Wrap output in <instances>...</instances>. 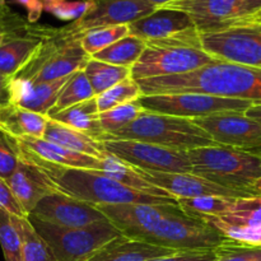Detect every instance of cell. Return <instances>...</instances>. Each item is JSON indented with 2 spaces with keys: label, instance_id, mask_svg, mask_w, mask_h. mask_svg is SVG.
<instances>
[{
  "label": "cell",
  "instance_id": "13",
  "mask_svg": "<svg viewBox=\"0 0 261 261\" xmlns=\"http://www.w3.org/2000/svg\"><path fill=\"white\" fill-rule=\"evenodd\" d=\"M88 10L83 17L65 27L70 35L81 38L84 32L109 25L130 24L155 10L154 5L144 0H86Z\"/></svg>",
  "mask_w": 261,
  "mask_h": 261
},
{
  "label": "cell",
  "instance_id": "32",
  "mask_svg": "<svg viewBox=\"0 0 261 261\" xmlns=\"http://www.w3.org/2000/svg\"><path fill=\"white\" fill-rule=\"evenodd\" d=\"M237 198L227 196H199V198L177 199V204L184 212L198 218L222 217L231 211Z\"/></svg>",
  "mask_w": 261,
  "mask_h": 261
},
{
  "label": "cell",
  "instance_id": "28",
  "mask_svg": "<svg viewBox=\"0 0 261 261\" xmlns=\"http://www.w3.org/2000/svg\"><path fill=\"white\" fill-rule=\"evenodd\" d=\"M12 221L19 234L22 261H55L48 245L36 231L28 217L12 216Z\"/></svg>",
  "mask_w": 261,
  "mask_h": 261
},
{
  "label": "cell",
  "instance_id": "1",
  "mask_svg": "<svg viewBox=\"0 0 261 261\" xmlns=\"http://www.w3.org/2000/svg\"><path fill=\"white\" fill-rule=\"evenodd\" d=\"M142 94L200 93L261 103V69L216 60L194 71L138 82Z\"/></svg>",
  "mask_w": 261,
  "mask_h": 261
},
{
  "label": "cell",
  "instance_id": "50",
  "mask_svg": "<svg viewBox=\"0 0 261 261\" xmlns=\"http://www.w3.org/2000/svg\"><path fill=\"white\" fill-rule=\"evenodd\" d=\"M60 2H64V0H43V8L50 7V5H54V4H58V3Z\"/></svg>",
  "mask_w": 261,
  "mask_h": 261
},
{
  "label": "cell",
  "instance_id": "15",
  "mask_svg": "<svg viewBox=\"0 0 261 261\" xmlns=\"http://www.w3.org/2000/svg\"><path fill=\"white\" fill-rule=\"evenodd\" d=\"M137 172L148 182L160 188L175 200L199 196H227V198H245L252 196L242 191L232 190L224 186L217 185L194 173H168L145 171L135 167Z\"/></svg>",
  "mask_w": 261,
  "mask_h": 261
},
{
  "label": "cell",
  "instance_id": "3",
  "mask_svg": "<svg viewBox=\"0 0 261 261\" xmlns=\"http://www.w3.org/2000/svg\"><path fill=\"white\" fill-rule=\"evenodd\" d=\"M214 59L201 47L196 28L162 40L145 41V48L130 69L135 82L194 71Z\"/></svg>",
  "mask_w": 261,
  "mask_h": 261
},
{
  "label": "cell",
  "instance_id": "22",
  "mask_svg": "<svg viewBox=\"0 0 261 261\" xmlns=\"http://www.w3.org/2000/svg\"><path fill=\"white\" fill-rule=\"evenodd\" d=\"M42 139L47 142L58 144L65 149L73 150V152L82 153V154L91 155V157L102 160L106 154L103 142L93 139L84 133L69 127L61 122L48 117L46 122L45 132H43Z\"/></svg>",
  "mask_w": 261,
  "mask_h": 261
},
{
  "label": "cell",
  "instance_id": "8",
  "mask_svg": "<svg viewBox=\"0 0 261 261\" xmlns=\"http://www.w3.org/2000/svg\"><path fill=\"white\" fill-rule=\"evenodd\" d=\"M50 247L55 261H87L101 247L121 236L109 221L84 227H58L28 217Z\"/></svg>",
  "mask_w": 261,
  "mask_h": 261
},
{
  "label": "cell",
  "instance_id": "48",
  "mask_svg": "<svg viewBox=\"0 0 261 261\" xmlns=\"http://www.w3.org/2000/svg\"><path fill=\"white\" fill-rule=\"evenodd\" d=\"M250 190H251L255 195H261V178H259V180L255 181V182L252 184Z\"/></svg>",
  "mask_w": 261,
  "mask_h": 261
},
{
  "label": "cell",
  "instance_id": "38",
  "mask_svg": "<svg viewBox=\"0 0 261 261\" xmlns=\"http://www.w3.org/2000/svg\"><path fill=\"white\" fill-rule=\"evenodd\" d=\"M19 160L18 140L0 130V177L7 181L18 167Z\"/></svg>",
  "mask_w": 261,
  "mask_h": 261
},
{
  "label": "cell",
  "instance_id": "49",
  "mask_svg": "<svg viewBox=\"0 0 261 261\" xmlns=\"http://www.w3.org/2000/svg\"><path fill=\"white\" fill-rule=\"evenodd\" d=\"M144 2L149 3V4L154 5L155 8H160V7H163V5H166L167 3L172 2V0H144Z\"/></svg>",
  "mask_w": 261,
  "mask_h": 261
},
{
  "label": "cell",
  "instance_id": "9",
  "mask_svg": "<svg viewBox=\"0 0 261 261\" xmlns=\"http://www.w3.org/2000/svg\"><path fill=\"white\" fill-rule=\"evenodd\" d=\"M201 47L216 60L261 69V22L240 19L200 33Z\"/></svg>",
  "mask_w": 261,
  "mask_h": 261
},
{
  "label": "cell",
  "instance_id": "25",
  "mask_svg": "<svg viewBox=\"0 0 261 261\" xmlns=\"http://www.w3.org/2000/svg\"><path fill=\"white\" fill-rule=\"evenodd\" d=\"M99 172L102 175L107 176V177L112 178V180L117 181V182L122 184V185L127 186V188L139 191V193L147 194V195L160 196V198L173 199L172 196H170L167 193L161 190L160 188L144 180L137 172L135 167L127 165L126 162H124V161H121L116 155L111 154L109 152H106V154L101 160Z\"/></svg>",
  "mask_w": 261,
  "mask_h": 261
},
{
  "label": "cell",
  "instance_id": "42",
  "mask_svg": "<svg viewBox=\"0 0 261 261\" xmlns=\"http://www.w3.org/2000/svg\"><path fill=\"white\" fill-rule=\"evenodd\" d=\"M214 251H191V252H176L166 257H158V259L150 261H213Z\"/></svg>",
  "mask_w": 261,
  "mask_h": 261
},
{
  "label": "cell",
  "instance_id": "7",
  "mask_svg": "<svg viewBox=\"0 0 261 261\" xmlns=\"http://www.w3.org/2000/svg\"><path fill=\"white\" fill-rule=\"evenodd\" d=\"M91 56L83 50L81 38L61 28L54 36L41 40L40 46L24 66L12 78L48 82L66 78L83 70Z\"/></svg>",
  "mask_w": 261,
  "mask_h": 261
},
{
  "label": "cell",
  "instance_id": "29",
  "mask_svg": "<svg viewBox=\"0 0 261 261\" xmlns=\"http://www.w3.org/2000/svg\"><path fill=\"white\" fill-rule=\"evenodd\" d=\"M145 48V41L135 37L133 35H127L121 40L111 43L103 50L98 51L91 58L94 60L103 61V63L112 64L117 66H125V68H133L140 55Z\"/></svg>",
  "mask_w": 261,
  "mask_h": 261
},
{
  "label": "cell",
  "instance_id": "24",
  "mask_svg": "<svg viewBox=\"0 0 261 261\" xmlns=\"http://www.w3.org/2000/svg\"><path fill=\"white\" fill-rule=\"evenodd\" d=\"M48 117L78 132L84 133L93 139L103 142L105 132L102 130L99 122V111L97 107L96 97L79 102Z\"/></svg>",
  "mask_w": 261,
  "mask_h": 261
},
{
  "label": "cell",
  "instance_id": "33",
  "mask_svg": "<svg viewBox=\"0 0 261 261\" xmlns=\"http://www.w3.org/2000/svg\"><path fill=\"white\" fill-rule=\"evenodd\" d=\"M140 96H142V91H140L138 82L133 81L132 78H127L115 84L107 91L97 94L96 102L99 114H101V112L109 111L120 105L137 101Z\"/></svg>",
  "mask_w": 261,
  "mask_h": 261
},
{
  "label": "cell",
  "instance_id": "30",
  "mask_svg": "<svg viewBox=\"0 0 261 261\" xmlns=\"http://www.w3.org/2000/svg\"><path fill=\"white\" fill-rule=\"evenodd\" d=\"M83 71L96 96L114 87L115 84L132 78L130 68L112 65L103 61L94 60L92 58L86 64Z\"/></svg>",
  "mask_w": 261,
  "mask_h": 261
},
{
  "label": "cell",
  "instance_id": "17",
  "mask_svg": "<svg viewBox=\"0 0 261 261\" xmlns=\"http://www.w3.org/2000/svg\"><path fill=\"white\" fill-rule=\"evenodd\" d=\"M7 184L27 216H30L41 199L59 193L51 178L22 150L18 167L8 178Z\"/></svg>",
  "mask_w": 261,
  "mask_h": 261
},
{
  "label": "cell",
  "instance_id": "35",
  "mask_svg": "<svg viewBox=\"0 0 261 261\" xmlns=\"http://www.w3.org/2000/svg\"><path fill=\"white\" fill-rule=\"evenodd\" d=\"M143 112L137 101L130 102V103L120 105V106L114 107L99 114V122H101L102 130L105 135L116 133L117 130L122 129L130 122L134 121L138 116Z\"/></svg>",
  "mask_w": 261,
  "mask_h": 261
},
{
  "label": "cell",
  "instance_id": "31",
  "mask_svg": "<svg viewBox=\"0 0 261 261\" xmlns=\"http://www.w3.org/2000/svg\"><path fill=\"white\" fill-rule=\"evenodd\" d=\"M93 97H96V94H94L84 71H75V73H73L69 76L66 83L63 86L58 96V99H56L55 105L50 110L47 116L58 114V112L63 111V110L68 109V107L74 106V105L79 103V102L87 101L89 98H93Z\"/></svg>",
  "mask_w": 261,
  "mask_h": 261
},
{
  "label": "cell",
  "instance_id": "10",
  "mask_svg": "<svg viewBox=\"0 0 261 261\" xmlns=\"http://www.w3.org/2000/svg\"><path fill=\"white\" fill-rule=\"evenodd\" d=\"M143 111L170 115L185 119H198L219 112H246L254 103L244 99L223 98L200 93L148 94L137 99Z\"/></svg>",
  "mask_w": 261,
  "mask_h": 261
},
{
  "label": "cell",
  "instance_id": "4",
  "mask_svg": "<svg viewBox=\"0 0 261 261\" xmlns=\"http://www.w3.org/2000/svg\"><path fill=\"white\" fill-rule=\"evenodd\" d=\"M191 173L217 185L255 195L250 188L261 178V158L227 145H208L188 152Z\"/></svg>",
  "mask_w": 261,
  "mask_h": 261
},
{
  "label": "cell",
  "instance_id": "46",
  "mask_svg": "<svg viewBox=\"0 0 261 261\" xmlns=\"http://www.w3.org/2000/svg\"><path fill=\"white\" fill-rule=\"evenodd\" d=\"M245 115H246L247 117H250V119L255 120V121L260 122L261 124V103L252 105L250 109L246 110Z\"/></svg>",
  "mask_w": 261,
  "mask_h": 261
},
{
  "label": "cell",
  "instance_id": "37",
  "mask_svg": "<svg viewBox=\"0 0 261 261\" xmlns=\"http://www.w3.org/2000/svg\"><path fill=\"white\" fill-rule=\"evenodd\" d=\"M0 246L5 261H22L20 239L13 224L12 214L0 208Z\"/></svg>",
  "mask_w": 261,
  "mask_h": 261
},
{
  "label": "cell",
  "instance_id": "12",
  "mask_svg": "<svg viewBox=\"0 0 261 261\" xmlns=\"http://www.w3.org/2000/svg\"><path fill=\"white\" fill-rule=\"evenodd\" d=\"M193 121L217 145H227L256 154L261 152V124L247 117L245 112H219Z\"/></svg>",
  "mask_w": 261,
  "mask_h": 261
},
{
  "label": "cell",
  "instance_id": "21",
  "mask_svg": "<svg viewBox=\"0 0 261 261\" xmlns=\"http://www.w3.org/2000/svg\"><path fill=\"white\" fill-rule=\"evenodd\" d=\"M173 254L176 251L127 239L121 234L101 247L87 261H150Z\"/></svg>",
  "mask_w": 261,
  "mask_h": 261
},
{
  "label": "cell",
  "instance_id": "36",
  "mask_svg": "<svg viewBox=\"0 0 261 261\" xmlns=\"http://www.w3.org/2000/svg\"><path fill=\"white\" fill-rule=\"evenodd\" d=\"M213 261H261V247L227 239L213 250Z\"/></svg>",
  "mask_w": 261,
  "mask_h": 261
},
{
  "label": "cell",
  "instance_id": "23",
  "mask_svg": "<svg viewBox=\"0 0 261 261\" xmlns=\"http://www.w3.org/2000/svg\"><path fill=\"white\" fill-rule=\"evenodd\" d=\"M47 119V116L9 102L0 109V130L15 139L24 137L42 138Z\"/></svg>",
  "mask_w": 261,
  "mask_h": 261
},
{
  "label": "cell",
  "instance_id": "19",
  "mask_svg": "<svg viewBox=\"0 0 261 261\" xmlns=\"http://www.w3.org/2000/svg\"><path fill=\"white\" fill-rule=\"evenodd\" d=\"M127 25L130 35L143 41L162 40L195 28L193 20L186 13L167 8H155L150 14Z\"/></svg>",
  "mask_w": 261,
  "mask_h": 261
},
{
  "label": "cell",
  "instance_id": "16",
  "mask_svg": "<svg viewBox=\"0 0 261 261\" xmlns=\"http://www.w3.org/2000/svg\"><path fill=\"white\" fill-rule=\"evenodd\" d=\"M160 8L186 13L201 33L219 30L241 19L242 0H172Z\"/></svg>",
  "mask_w": 261,
  "mask_h": 261
},
{
  "label": "cell",
  "instance_id": "34",
  "mask_svg": "<svg viewBox=\"0 0 261 261\" xmlns=\"http://www.w3.org/2000/svg\"><path fill=\"white\" fill-rule=\"evenodd\" d=\"M127 35H130L127 24L93 28V30L87 31L81 36V45L83 50L89 56H92Z\"/></svg>",
  "mask_w": 261,
  "mask_h": 261
},
{
  "label": "cell",
  "instance_id": "6",
  "mask_svg": "<svg viewBox=\"0 0 261 261\" xmlns=\"http://www.w3.org/2000/svg\"><path fill=\"white\" fill-rule=\"evenodd\" d=\"M226 237L203 219L188 214L177 203L168 205L143 242L176 252L213 251Z\"/></svg>",
  "mask_w": 261,
  "mask_h": 261
},
{
  "label": "cell",
  "instance_id": "43",
  "mask_svg": "<svg viewBox=\"0 0 261 261\" xmlns=\"http://www.w3.org/2000/svg\"><path fill=\"white\" fill-rule=\"evenodd\" d=\"M15 2L27 8L28 18H30L31 22H35L36 19H38V17L41 15V12L43 10L42 0H15Z\"/></svg>",
  "mask_w": 261,
  "mask_h": 261
},
{
  "label": "cell",
  "instance_id": "14",
  "mask_svg": "<svg viewBox=\"0 0 261 261\" xmlns=\"http://www.w3.org/2000/svg\"><path fill=\"white\" fill-rule=\"evenodd\" d=\"M28 217L58 227H84L107 221L96 208L63 193H54L41 199Z\"/></svg>",
  "mask_w": 261,
  "mask_h": 261
},
{
  "label": "cell",
  "instance_id": "53",
  "mask_svg": "<svg viewBox=\"0 0 261 261\" xmlns=\"http://www.w3.org/2000/svg\"><path fill=\"white\" fill-rule=\"evenodd\" d=\"M257 155H259V157L261 158V152H260V153H259V154H257Z\"/></svg>",
  "mask_w": 261,
  "mask_h": 261
},
{
  "label": "cell",
  "instance_id": "2",
  "mask_svg": "<svg viewBox=\"0 0 261 261\" xmlns=\"http://www.w3.org/2000/svg\"><path fill=\"white\" fill-rule=\"evenodd\" d=\"M19 144V143H18ZM20 150L31 158L48 177L51 178L60 193L84 201L91 205H103V204H165L176 203L175 199L160 198V196L147 195L130 189L107 176L99 171L70 168L55 163L46 162L33 155L19 145Z\"/></svg>",
  "mask_w": 261,
  "mask_h": 261
},
{
  "label": "cell",
  "instance_id": "27",
  "mask_svg": "<svg viewBox=\"0 0 261 261\" xmlns=\"http://www.w3.org/2000/svg\"><path fill=\"white\" fill-rule=\"evenodd\" d=\"M216 229L224 227H252L261 224V195L237 198L231 211L222 217L200 218Z\"/></svg>",
  "mask_w": 261,
  "mask_h": 261
},
{
  "label": "cell",
  "instance_id": "18",
  "mask_svg": "<svg viewBox=\"0 0 261 261\" xmlns=\"http://www.w3.org/2000/svg\"><path fill=\"white\" fill-rule=\"evenodd\" d=\"M69 76L48 82L10 78V103L47 116Z\"/></svg>",
  "mask_w": 261,
  "mask_h": 261
},
{
  "label": "cell",
  "instance_id": "41",
  "mask_svg": "<svg viewBox=\"0 0 261 261\" xmlns=\"http://www.w3.org/2000/svg\"><path fill=\"white\" fill-rule=\"evenodd\" d=\"M0 208L7 211L8 213H10L12 216L28 217L27 214L24 213L22 206H20V204L17 201V199L13 195L12 190H10L9 186H8L7 181L2 177H0Z\"/></svg>",
  "mask_w": 261,
  "mask_h": 261
},
{
  "label": "cell",
  "instance_id": "45",
  "mask_svg": "<svg viewBox=\"0 0 261 261\" xmlns=\"http://www.w3.org/2000/svg\"><path fill=\"white\" fill-rule=\"evenodd\" d=\"M10 102V78L0 74V109Z\"/></svg>",
  "mask_w": 261,
  "mask_h": 261
},
{
  "label": "cell",
  "instance_id": "47",
  "mask_svg": "<svg viewBox=\"0 0 261 261\" xmlns=\"http://www.w3.org/2000/svg\"><path fill=\"white\" fill-rule=\"evenodd\" d=\"M9 14H10L9 9H8L5 0H0V22L4 20Z\"/></svg>",
  "mask_w": 261,
  "mask_h": 261
},
{
  "label": "cell",
  "instance_id": "26",
  "mask_svg": "<svg viewBox=\"0 0 261 261\" xmlns=\"http://www.w3.org/2000/svg\"><path fill=\"white\" fill-rule=\"evenodd\" d=\"M40 43V37L5 35L0 45V74L8 78L14 76L27 64Z\"/></svg>",
  "mask_w": 261,
  "mask_h": 261
},
{
  "label": "cell",
  "instance_id": "44",
  "mask_svg": "<svg viewBox=\"0 0 261 261\" xmlns=\"http://www.w3.org/2000/svg\"><path fill=\"white\" fill-rule=\"evenodd\" d=\"M261 13V0H242L241 19H247Z\"/></svg>",
  "mask_w": 261,
  "mask_h": 261
},
{
  "label": "cell",
  "instance_id": "40",
  "mask_svg": "<svg viewBox=\"0 0 261 261\" xmlns=\"http://www.w3.org/2000/svg\"><path fill=\"white\" fill-rule=\"evenodd\" d=\"M218 231L226 239L261 247V224L252 227H224Z\"/></svg>",
  "mask_w": 261,
  "mask_h": 261
},
{
  "label": "cell",
  "instance_id": "39",
  "mask_svg": "<svg viewBox=\"0 0 261 261\" xmlns=\"http://www.w3.org/2000/svg\"><path fill=\"white\" fill-rule=\"evenodd\" d=\"M88 3L86 0L82 2H64L58 3V4L50 5L43 9L50 12L55 17H58L61 20H76L81 17H83L84 13L88 10Z\"/></svg>",
  "mask_w": 261,
  "mask_h": 261
},
{
  "label": "cell",
  "instance_id": "20",
  "mask_svg": "<svg viewBox=\"0 0 261 261\" xmlns=\"http://www.w3.org/2000/svg\"><path fill=\"white\" fill-rule=\"evenodd\" d=\"M17 140L20 147L46 162L55 163L64 167L82 168V170L99 171V167H101V160L98 158L65 149L42 138L24 137Z\"/></svg>",
  "mask_w": 261,
  "mask_h": 261
},
{
  "label": "cell",
  "instance_id": "51",
  "mask_svg": "<svg viewBox=\"0 0 261 261\" xmlns=\"http://www.w3.org/2000/svg\"><path fill=\"white\" fill-rule=\"evenodd\" d=\"M247 19L259 20V22H261V13H259V14H256V15H254V17H251V18H247Z\"/></svg>",
  "mask_w": 261,
  "mask_h": 261
},
{
  "label": "cell",
  "instance_id": "52",
  "mask_svg": "<svg viewBox=\"0 0 261 261\" xmlns=\"http://www.w3.org/2000/svg\"><path fill=\"white\" fill-rule=\"evenodd\" d=\"M4 38H5L4 32H3L2 28H0V45H2V43H3V41H4Z\"/></svg>",
  "mask_w": 261,
  "mask_h": 261
},
{
  "label": "cell",
  "instance_id": "11",
  "mask_svg": "<svg viewBox=\"0 0 261 261\" xmlns=\"http://www.w3.org/2000/svg\"><path fill=\"white\" fill-rule=\"evenodd\" d=\"M103 145L106 152L140 170L168 173L191 172L188 152L138 140H105Z\"/></svg>",
  "mask_w": 261,
  "mask_h": 261
},
{
  "label": "cell",
  "instance_id": "5",
  "mask_svg": "<svg viewBox=\"0 0 261 261\" xmlns=\"http://www.w3.org/2000/svg\"><path fill=\"white\" fill-rule=\"evenodd\" d=\"M117 139L138 140L182 152L217 145L193 120L147 111H143L134 121L116 133L105 135L103 142Z\"/></svg>",
  "mask_w": 261,
  "mask_h": 261
}]
</instances>
